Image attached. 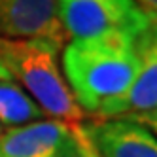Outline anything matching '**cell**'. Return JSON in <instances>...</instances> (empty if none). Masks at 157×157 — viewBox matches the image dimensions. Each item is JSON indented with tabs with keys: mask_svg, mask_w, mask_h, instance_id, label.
Instances as JSON below:
<instances>
[{
	"mask_svg": "<svg viewBox=\"0 0 157 157\" xmlns=\"http://www.w3.org/2000/svg\"><path fill=\"white\" fill-rule=\"evenodd\" d=\"M66 85L83 110L97 119L125 114V100L136 76V53L131 40H72L63 48Z\"/></svg>",
	"mask_w": 157,
	"mask_h": 157,
	"instance_id": "obj_1",
	"label": "cell"
},
{
	"mask_svg": "<svg viewBox=\"0 0 157 157\" xmlns=\"http://www.w3.org/2000/svg\"><path fill=\"white\" fill-rule=\"evenodd\" d=\"M59 49L40 40L0 36V63L12 80H19L42 112L68 125L82 123L83 110L66 85L57 63Z\"/></svg>",
	"mask_w": 157,
	"mask_h": 157,
	"instance_id": "obj_2",
	"label": "cell"
},
{
	"mask_svg": "<svg viewBox=\"0 0 157 157\" xmlns=\"http://www.w3.org/2000/svg\"><path fill=\"white\" fill-rule=\"evenodd\" d=\"M57 12L66 38H123L134 42L148 27L136 0H57Z\"/></svg>",
	"mask_w": 157,
	"mask_h": 157,
	"instance_id": "obj_3",
	"label": "cell"
},
{
	"mask_svg": "<svg viewBox=\"0 0 157 157\" xmlns=\"http://www.w3.org/2000/svg\"><path fill=\"white\" fill-rule=\"evenodd\" d=\"M0 36L40 40L63 51L66 32L57 0H0Z\"/></svg>",
	"mask_w": 157,
	"mask_h": 157,
	"instance_id": "obj_4",
	"label": "cell"
},
{
	"mask_svg": "<svg viewBox=\"0 0 157 157\" xmlns=\"http://www.w3.org/2000/svg\"><path fill=\"white\" fill-rule=\"evenodd\" d=\"M100 157H157V136L129 117L82 123Z\"/></svg>",
	"mask_w": 157,
	"mask_h": 157,
	"instance_id": "obj_5",
	"label": "cell"
},
{
	"mask_svg": "<svg viewBox=\"0 0 157 157\" xmlns=\"http://www.w3.org/2000/svg\"><path fill=\"white\" fill-rule=\"evenodd\" d=\"M70 136V125L59 119L30 121L0 134V157H57Z\"/></svg>",
	"mask_w": 157,
	"mask_h": 157,
	"instance_id": "obj_6",
	"label": "cell"
},
{
	"mask_svg": "<svg viewBox=\"0 0 157 157\" xmlns=\"http://www.w3.org/2000/svg\"><path fill=\"white\" fill-rule=\"evenodd\" d=\"M136 53V76L125 100V114L138 116L157 110V21H151L132 42Z\"/></svg>",
	"mask_w": 157,
	"mask_h": 157,
	"instance_id": "obj_7",
	"label": "cell"
},
{
	"mask_svg": "<svg viewBox=\"0 0 157 157\" xmlns=\"http://www.w3.org/2000/svg\"><path fill=\"white\" fill-rule=\"evenodd\" d=\"M40 116V106L30 98V95L15 85L13 80L0 82V123L19 127L30 121H38Z\"/></svg>",
	"mask_w": 157,
	"mask_h": 157,
	"instance_id": "obj_8",
	"label": "cell"
},
{
	"mask_svg": "<svg viewBox=\"0 0 157 157\" xmlns=\"http://www.w3.org/2000/svg\"><path fill=\"white\" fill-rule=\"evenodd\" d=\"M70 131L76 138V144H78V151H80V157H100L98 151L95 150L93 142L89 140V136L83 131V125L82 123H76V125H70Z\"/></svg>",
	"mask_w": 157,
	"mask_h": 157,
	"instance_id": "obj_9",
	"label": "cell"
},
{
	"mask_svg": "<svg viewBox=\"0 0 157 157\" xmlns=\"http://www.w3.org/2000/svg\"><path fill=\"white\" fill-rule=\"evenodd\" d=\"M129 119H134L142 123L144 127H148L155 136H157V110L155 112H148V114H138V116H127Z\"/></svg>",
	"mask_w": 157,
	"mask_h": 157,
	"instance_id": "obj_10",
	"label": "cell"
},
{
	"mask_svg": "<svg viewBox=\"0 0 157 157\" xmlns=\"http://www.w3.org/2000/svg\"><path fill=\"white\" fill-rule=\"evenodd\" d=\"M57 157H80V151H78V144H76V138H74L72 131H70V136H68V140L64 142L63 150L59 151Z\"/></svg>",
	"mask_w": 157,
	"mask_h": 157,
	"instance_id": "obj_11",
	"label": "cell"
},
{
	"mask_svg": "<svg viewBox=\"0 0 157 157\" xmlns=\"http://www.w3.org/2000/svg\"><path fill=\"white\" fill-rule=\"evenodd\" d=\"M136 4L151 21H157V0H136Z\"/></svg>",
	"mask_w": 157,
	"mask_h": 157,
	"instance_id": "obj_12",
	"label": "cell"
},
{
	"mask_svg": "<svg viewBox=\"0 0 157 157\" xmlns=\"http://www.w3.org/2000/svg\"><path fill=\"white\" fill-rule=\"evenodd\" d=\"M12 80V76H10V72L4 68V64L0 63V82H10Z\"/></svg>",
	"mask_w": 157,
	"mask_h": 157,
	"instance_id": "obj_13",
	"label": "cell"
},
{
	"mask_svg": "<svg viewBox=\"0 0 157 157\" xmlns=\"http://www.w3.org/2000/svg\"><path fill=\"white\" fill-rule=\"evenodd\" d=\"M4 132V129H2V123H0V134H2Z\"/></svg>",
	"mask_w": 157,
	"mask_h": 157,
	"instance_id": "obj_14",
	"label": "cell"
}]
</instances>
